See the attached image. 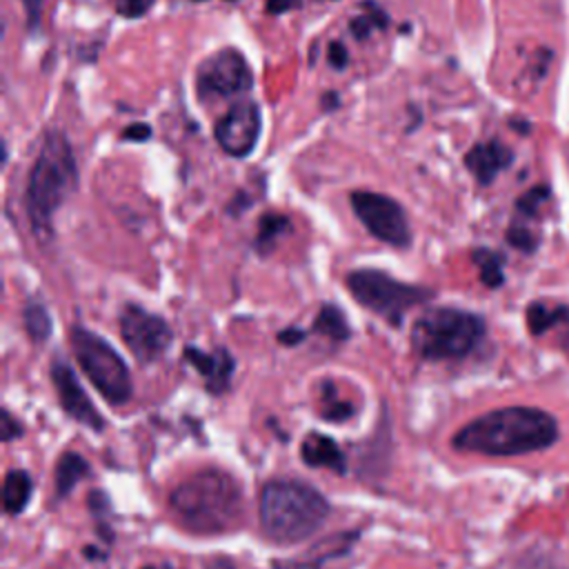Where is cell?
Wrapping results in <instances>:
<instances>
[{
  "instance_id": "obj_1",
  "label": "cell",
  "mask_w": 569,
  "mask_h": 569,
  "mask_svg": "<svg viewBox=\"0 0 569 569\" xmlns=\"http://www.w3.org/2000/svg\"><path fill=\"white\" fill-rule=\"evenodd\" d=\"M558 433L556 418L538 407H502L460 427L451 445L460 451L505 458L547 449Z\"/></svg>"
},
{
  "instance_id": "obj_2",
  "label": "cell",
  "mask_w": 569,
  "mask_h": 569,
  "mask_svg": "<svg viewBox=\"0 0 569 569\" xmlns=\"http://www.w3.org/2000/svg\"><path fill=\"white\" fill-rule=\"evenodd\" d=\"M76 184L78 167L71 144L60 131H49L31 167L24 191V209L31 229L42 242L51 238V220L56 211L62 207V202L71 196Z\"/></svg>"
},
{
  "instance_id": "obj_3",
  "label": "cell",
  "mask_w": 569,
  "mask_h": 569,
  "mask_svg": "<svg viewBox=\"0 0 569 569\" xmlns=\"http://www.w3.org/2000/svg\"><path fill=\"white\" fill-rule=\"evenodd\" d=\"M169 505L176 518L196 533H222L242 516V491L238 482L218 469H204L180 482Z\"/></svg>"
},
{
  "instance_id": "obj_4",
  "label": "cell",
  "mask_w": 569,
  "mask_h": 569,
  "mask_svg": "<svg viewBox=\"0 0 569 569\" xmlns=\"http://www.w3.org/2000/svg\"><path fill=\"white\" fill-rule=\"evenodd\" d=\"M329 516L327 498L298 480H271L258 500V520L267 538L293 545L316 533Z\"/></svg>"
},
{
  "instance_id": "obj_5",
  "label": "cell",
  "mask_w": 569,
  "mask_h": 569,
  "mask_svg": "<svg viewBox=\"0 0 569 569\" xmlns=\"http://www.w3.org/2000/svg\"><path fill=\"white\" fill-rule=\"evenodd\" d=\"M485 333L480 316L462 309L440 307L416 318L411 347L425 360H453L476 349Z\"/></svg>"
},
{
  "instance_id": "obj_6",
  "label": "cell",
  "mask_w": 569,
  "mask_h": 569,
  "mask_svg": "<svg viewBox=\"0 0 569 569\" xmlns=\"http://www.w3.org/2000/svg\"><path fill=\"white\" fill-rule=\"evenodd\" d=\"M69 342L98 393L113 407L124 405L131 398V373L120 353L104 338L80 325L69 331Z\"/></svg>"
},
{
  "instance_id": "obj_7",
  "label": "cell",
  "mask_w": 569,
  "mask_h": 569,
  "mask_svg": "<svg viewBox=\"0 0 569 569\" xmlns=\"http://www.w3.org/2000/svg\"><path fill=\"white\" fill-rule=\"evenodd\" d=\"M345 284L356 302L376 316L385 318L389 325H400L405 313L431 298V291L396 280L393 276L378 269H356L349 271Z\"/></svg>"
},
{
  "instance_id": "obj_8",
  "label": "cell",
  "mask_w": 569,
  "mask_h": 569,
  "mask_svg": "<svg viewBox=\"0 0 569 569\" xmlns=\"http://www.w3.org/2000/svg\"><path fill=\"white\" fill-rule=\"evenodd\" d=\"M349 200L356 218L371 236L391 247H407L411 242L409 220L398 200L376 191H353Z\"/></svg>"
},
{
  "instance_id": "obj_9",
  "label": "cell",
  "mask_w": 569,
  "mask_h": 569,
  "mask_svg": "<svg viewBox=\"0 0 569 569\" xmlns=\"http://www.w3.org/2000/svg\"><path fill=\"white\" fill-rule=\"evenodd\" d=\"M251 69L238 49L224 47L209 58L196 71V89L200 98H233L251 89Z\"/></svg>"
},
{
  "instance_id": "obj_10",
  "label": "cell",
  "mask_w": 569,
  "mask_h": 569,
  "mask_svg": "<svg viewBox=\"0 0 569 569\" xmlns=\"http://www.w3.org/2000/svg\"><path fill=\"white\" fill-rule=\"evenodd\" d=\"M120 336L140 362L158 360L173 340L167 320L142 309L140 305H124L120 311Z\"/></svg>"
},
{
  "instance_id": "obj_11",
  "label": "cell",
  "mask_w": 569,
  "mask_h": 569,
  "mask_svg": "<svg viewBox=\"0 0 569 569\" xmlns=\"http://www.w3.org/2000/svg\"><path fill=\"white\" fill-rule=\"evenodd\" d=\"M260 129H262L260 107L249 98H240L216 122L213 136L224 153L233 158H244L256 149Z\"/></svg>"
},
{
  "instance_id": "obj_12",
  "label": "cell",
  "mask_w": 569,
  "mask_h": 569,
  "mask_svg": "<svg viewBox=\"0 0 569 569\" xmlns=\"http://www.w3.org/2000/svg\"><path fill=\"white\" fill-rule=\"evenodd\" d=\"M51 382L56 387L60 407L64 409V413L69 418H73L76 422H80L82 427H89L93 431L104 429V418L100 416V411L93 407L91 398L82 389L76 371L60 358H56L51 362Z\"/></svg>"
},
{
  "instance_id": "obj_13",
  "label": "cell",
  "mask_w": 569,
  "mask_h": 569,
  "mask_svg": "<svg viewBox=\"0 0 569 569\" xmlns=\"http://www.w3.org/2000/svg\"><path fill=\"white\" fill-rule=\"evenodd\" d=\"M184 360L196 367V371L204 378V385L211 393H222L229 389L236 360L224 347H218L211 353L198 347H184Z\"/></svg>"
},
{
  "instance_id": "obj_14",
  "label": "cell",
  "mask_w": 569,
  "mask_h": 569,
  "mask_svg": "<svg viewBox=\"0 0 569 569\" xmlns=\"http://www.w3.org/2000/svg\"><path fill=\"white\" fill-rule=\"evenodd\" d=\"M509 162H511V153L498 140L476 144L465 156V164L469 167V171L476 176L480 184H489Z\"/></svg>"
},
{
  "instance_id": "obj_15",
  "label": "cell",
  "mask_w": 569,
  "mask_h": 569,
  "mask_svg": "<svg viewBox=\"0 0 569 569\" xmlns=\"http://www.w3.org/2000/svg\"><path fill=\"white\" fill-rule=\"evenodd\" d=\"M300 458L309 467H322V469H331L336 473L347 471V460H345L342 449L336 445L333 438H329L325 433L307 436L300 447Z\"/></svg>"
},
{
  "instance_id": "obj_16",
  "label": "cell",
  "mask_w": 569,
  "mask_h": 569,
  "mask_svg": "<svg viewBox=\"0 0 569 569\" xmlns=\"http://www.w3.org/2000/svg\"><path fill=\"white\" fill-rule=\"evenodd\" d=\"M33 480L24 469H11L7 471L2 480V507L9 516H18L24 511V507L31 500Z\"/></svg>"
},
{
  "instance_id": "obj_17",
  "label": "cell",
  "mask_w": 569,
  "mask_h": 569,
  "mask_svg": "<svg viewBox=\"0 0 569 569\" xmlns=\"http://www.w3.org/2000/svg\"><path fill=\"white\" fill-rule=\"evenodd\" d=\"M89 462L80 456V453H76V451H64L60 458H58V462H56V473H53V480H56V496L58 498H64V496H69L73 489H76V485L84 478V476H89Z\"/></svg>"
},
{
  "instance_id": "obj_18",
  "label": "cell",
  "mask_w": 569,
  "mask_h": 569,
  "mask_svg": "<svg viewBox=\"0 0 569 569\" xmlns=\"http://www.w3.org/2000/svg\"><path fill=\"white\" fill-rule=\"evenodd\" d=\"M311 329L331 338V340H347L351 336L349 322H347L342 309H338L336 305H322L313 325H311Z\"/></svg>"
},
{
  "instance_id": "obj_19",
  "label": "cell",
  "mask_w": 569,
  "mask_h": 569,
  "mask_svg": "<svg viewBox=\"0 0 569 569\" xmlns=\"http://www.w3.org/2000/svg\"><path fill=\"white\" fill-rule=\"evenodd\" d=\"M291 229V222L282 213H264L258 222V236H256V249L264 256L273 249L280 236H284Z\"/></svg>"
},
{
  "instance_id": "obj_20",
  "label": "cell",
  "mask_w": 569,
  "mask_h": 569,
  "mask_svg": "<svg viewBox=\"0 0 569 569\" xmlns=\"http://www.w3.org/2000/svg\"><path fill=\"white\" fill-rule=\"evenodd\" d=\"M22 322L33 342H44L51 333V316L40 302H29L22 311Z\"/></svg>"
},
{
  "instance_id": "obj_21",
  "label": "cell",
  "mask_w": 569,
  "mask_h": 569,
  "mask_svg": "<svg viewBox=\"0 0 569 569\" xmlns=\"http://www.w3.org/2000/svg\"><path fill=\"white\" fill-rule=\"evenodd\" d=\"M365 7H367V11L349 22L351 36L358 38V40H367L373 29H385V27L389 24V16H387L378 4H373L371 0H367Z\"/></svg>"
},
{
  "instance_id": "obj_22",
  "label": "cell",
  "mask_w": 569,
  "mask_h": 569,
  "mask_svg": "<svg viewBox=\"0 0 569 569\" xmlns=\"http://www.w3.org/2000/svg\"><path fill=\"white\" fill-rule=\"evenodd\" d=\"M478 267H480V278L487 287H498L502 284V260L493 251L480 249L473 253Z\"/></svg>"
},
{
  "instance_id": "obj_23",
  "label": "cell",
  "mask_w": 569,
  "mask_h": 569,
  "mask_svg": "<svg viewBox=\"0 0 569 569\" xmlns=\"http://www.w3.org/2000/svg\"><path fill=\"white\" fill-rule=\"evenodd\" d=\"M331 391H333V389H331V385L327 382V385H325V393H322V396H325V402H322L320 413H322V418L329 420V422H345L347 418L353 416V405L347 402V400H336Z\"/></svg>"
},
{
  "instance_id": "obj_24",
  "label": "cell",
  "mask_w": 569,
  "mask_h": 569,
  "mask_svg": "<svg viewBox=\"0 0 569 569\" xmlns=\"http://www.w3.org/2000/svg\"><path fill=\"white\" fill-rule=\"evenodd\" d=\"M553 318H556V313H551L549 309H545V307H540V305H533V307L529 309V313H527V320H529V329H531L533 333L547 331V329L551 327Z\"/></svg>"
},
{
  "instance_id": "obj_25",
  "label": "cell",
  "mask_w": 569,
  "mask_h": 569,
  "mask_svg": "<svg viewBox=\"0 0 569 569\" xmlns=\"http://www.w3.org/2000/svg\"><path fill=\"white\" fill-rule=\"evenodd\" d=\"M156 0H120L118 2V13L122 18H140L144 16Z\"/></svg>"
},
{
  "instance_id": "obj_26",
  "label": "cell",
  "mask_w": 569,
  "mask_h": 569,
  "mask_svg": "<svg viewBox=\"0 0 569 569\" xmlns=\"http://www.w3.org/2000/svg\"><path fill=\"white\" fill-rule=\"evenodd\" d=\"M18 436H22V427L20 422L9 413V409H2V420H0V440L2 442H11Z\"/></svg>"
},
{
  "instance_id": "obj_27",
  "label": "cell",
  "mask_w": 569,
  "mask_h": 569,
  "mask_svg": "<svg viewBox=\"0 0 569 569\" xmlns=\"http://www.w3.org/2000/svg\"><path fill=\"white\" fill-rule=\"evenodd\" d=\"M327 60L333 69H345L349 62V51L342 42H331L327 49Z\"/></svg>"
},
{
  "instance_id": "obj_28",
  "label": "cell",
  "mask_w": 569,
  "mask_h": 569,
  "mask_svg": "<svg viewBox=\"0 0 569 569\" xmlns=\"http://www.w3.org/2000/svg\"><path fill=\"white\" fill-rule=\"evenodd\" d=\"M151 138V127L147 122H131L129 127L122 129V140H131V142H142Z\"/></svg>"
},
{
  "instance_id": "obj_29",
  "label": "cell",
  "mask_w": 569,
  "mask_h": 569,
  "mask_svg": "<svg viewBox=\"0 0 569 569\" xmlns=\"http://www.w3.org/2000/svg\"><path fill=\"white\" fill-rule=\"evenodd\" d=\"M305 331L302 329H298V327H289V329H284V331H280L278 333V342H282V345H287V347H293V345H298V342H302L305 340Z\"/></svg>"
},
{
  "instance_id": "obj_30",
  "label": "cell",
  "mask_w": 569,
  "mask_h": 569,
  "mask_svg": "<svg viewBox=\"0 0 569 569\" xmlns=\"http://www.w3.org/2000/svg\"><path fill=\"white\" fill-rule=\"evenodd\" d=\"M298 4H300V0H267L264 11L271 13V16H278V13H284V11H291Z\"/></svg>"
},
{
  "instance_id": "obj_31",
  "label": "cell",
  "mask_w": 569,
  "mask_h": 569,
  "mask_svg": "<svg viewBox=\"0 0 569 569\" xmlns=\"http://www.w3.org/2000/svg\"><path fill=\"white\" fill-rule=\"evenodd\" d=\"M24 9H27V22L29 27H38L40 22V7H42V0H22Z\"/></svg>"
},
{
  "instance_id": "obj_32",
  "label": "cell",
  "mask_w": 569,
  "mask_h": 569,
  "mask_svg": "<svg viewBox=\"0 0 569 569\" xmlns=\"http://www.w3.org/2000/svg\"><path fill=\"white\" fill-rule=\"evenodd\" d=\"M320 102H322V109H325V111H331V109H336V107L340 104V96H338L336 91H327V93L320 98Z\"/></svg>"
},
{
  "instance_id": "obj_33",
  "label": "cell",
  "mask_w": 569,
  "mask_h": 569,
  "mask_svg": "<svg viewBox=\"0 0 569 569\" xmlns=\"http://www.w3.org/2000/svg\"><path fill=\"white\" fill-rule=\"evenodd\" d=\"M142 569H171V567H151V565H149V567H142Z\"/></svg>"
},
{
  "instance_id": "obj_34",
  "label": "cell",
  "mask_w": 569,
  "mask_h": 569,
  "mask_svg": "<svg viewBox=\"0 0 569 569\" xmlns=\"http://www.w3.org/2000/svg\"><path fill=\"white\" fill-rule=\"evenodd\" d=\"M196 2H202V0H196Z\"/></svg>"
}]
</instances>
